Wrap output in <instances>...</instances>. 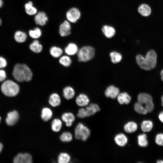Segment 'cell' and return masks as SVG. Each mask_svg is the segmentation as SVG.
<instances>
[{
    "instance_id": "obj_1",
    "label": "cell",
    "mask_w": 163,
    "mask_h": 163,
    "mask_svg": "<svg viewBox=\"0 0 163 163\" xmlns=\"http://www.w3.org/2000/svg\"><path fill=\"white\" fill-rule=\"evenodd\" d=\"M157 55L153 50L149 51L144 57L140 54L136 57V62L142 69L149 70L155 68L157 63Z\"/></svg>"
},
{
    "instance_id": "obj_2",
    "label": "cell",
    "mask_w": 163,
    "mask_h": 163,
    "mask_svg": "<svg viewBox=\"0 0 163 163\" xmlns=\"http://www.w3.org/2000/svg\"><path fill=\"white\" fill-rule=\"evenodd\" d=\"M12 75L14 79L19 82H29L32 79L33 75L32 71L28 66L19 63L14 66Z\"/></svg>"
},
{
    "instance_id": "obj_3",
    "label": "cell",
    "mask_w": 163,
    "mask_h": 163,
    "mask_svg": "<svg viewBox=\"0 0 163 163\" xmlns=\"http://www.w3.org/2000/svg\"><path fill=\"white\" fill-rule=\"evenodd\" d=\"M1 89L2 93L5 96L13 97L17 95L19 91V87L16 83L8 80L2 84Z\"/></svg>"
},
{
    "instance_id": "obj_4",
    "label": "cell",
    "mask_w": 163,
    "mask_h": 163,
    "mask_svg": "<svg viewBox=\"0 0 163 163\" xmlns=\"http://www.w3.org/2000/svg\"><path fill=\"white\" fill-rule=\"evenodd\" d=\"M95 50L92 46H85L80 49L77 53L78 60L81 62H87L92 59L94 57Z\"/></svg>"
},
{
    "instance_id": "obj_5",
    "label": "cell",
    "mask_w": 163,
    "mask_h": 163,
    "mask_svg": "<svg viewBox=\"0 0 163 163\" xmlns=\"http://www.w3.org/2000/svg\"><path fill=\"white\" fill-rule=\"evenodd\" d=\"M90 134V129L83 124L80 123L77 125L75 130V136L76 139L85 141Z\"/></svg>"
},
{
    "instance_id": "obj_6",
    "label": "cell",
    "mask_w": 163,
    "mask_h": 163,
    "mask_svg": "<svg viewBox=\"0 0 163 163\" xmlns=\"http://www.w3.org/2000/svg\"><path fill=\"white\" fill-rule=\"evenodd\" d=\"M138 101L146 108L148 113L153 110L154 105L152 97L150 95L145 93H140L138 96Z\"/></svg>"
},
{
    "instance_id": "obj_7",
    "label": "cell",
    "mask_w": 163,
    "mask_h": 163,
    "mask_svg": "<svg viewBox=\"0 0 163 163\" xmlns=\"http://www.w3.org/2000/svg\"><path fill=\"white\" fill-rule=\"evenodd\" d=\"M81 16L80 11L76 8H72L69 10L66 13V17L69 21L75 23L79 19Z\"/></svg>"
},
{
    "instance_id": "obj_8",
    "label": "cell",
    "mask_w": 163,
    "mask_h": 163,
    "mask_svg": "<svg viewBox=\"0 0 163 163\" xmlns=\"http://www.w3.org/2000/svg\"><path fill=\"white\" fill-rule=\"evenodd\" d=\"M13 161L14 163H31L32 157L28 153H19L14 157Z\"/></svg>"
},
{
    "instance_id": "obj_9",
    "label": "cell",
    "mask_w": 163,
    "mask_h": 163,
    "mask_svg": "<svg viewBox=\"0 0 163 163\" xmlns=\"http://www.w3.org/2000/svg\"><path fill=\"white\" fill-rule=\"evenodd\" d=\"M19 117V114L17 110H14L9 112L5 119L6 124L10 126L14 125L18 121Z\"/></svg>"
},
{
    "instance_id": "obj_10",
    "label": "cell",
    "mask_w": 163,
    "mask_h": 163,
    "mask_svg": "<svg viewBox=\"0 0 163 163\" xmlns=\"http://www.w3.org/2000/svg\"><path fill=\"white\" fill-rule=\"evenodd\" d=\"M120 93V90L118 88L113 85L108 86L106 89L104 94L107 97L114 99L117 97Z\"/></svg>"
},
{
    "instance_id": "obj_11",
    "label": "cell",
    "mask_w": 163,
    "mask_h": 163,
    "mask_svg": "<svg viewBox=\"0 0 163 163\" xmlns=\"http://www.w3.org/2000/svg\"><path fill=\"white\" fill-rule=\"evenodd\" d=\"M71 26L68 21H65L60 25L59 34L62 37H65L71 34Z\"/></svg>"
},
{
    "instance_id": "obj_12",
    "label": "cell",
    "mask_w": 163,
    "mask_h": 163,
    "mask_svg": "<svg viewBox=\"0 0 163 163\" xmlns=\"http://www.w3.org/2000/svg\"><path fill=\"white\" fill-rule=\"evenodd\" d=\"M48 20V18L46 13L43 11L38 12L36 14L34 20L37 25L43 26L45 25Z\"/></svg>"
},
{
    "instance_id": "obj_13",
    "label": "cell",
    "mask_w": 163,
    "mask_h": 163,
    "mask_svg": "<svg viewBox=\"0 0 163 163\" xmlns=\"http://www.w3.org/2000/svg\"><path fill=\"white\" fill-rule=\"evenodd\" d=\"M89 99L88 97L83 93L80 94L77 97L75 101L77 104L80 107L87 106L89 102Z\"/></svg>"
},
{
    "instance_id": "obj_14",
    "label": "cell",
    "mask_w": 163,
    "mask_h": 163,
    "mask_svg": "<svg viewBox=\"0 0 163 163\" xmlns=\"http://www.w3.org/2000/svg\"><path fill=\"white\" fill-rule=\"evenodd\" d=\"M62 120L65 122L66 125L68 127L71 126L75 120L74 115L71 112H66L62 116Z\"/></svg>"
},
{
    "instance_id": "obj_15",
    "label": "cell",
    "mask_w": 163,
    "mask_h": 163,
    "mask_svg": "<svg viewBox=\"0 0 163 163\" xmlns=\"http://www.w3.org/2000/svg\"><path fill=\"white\" fill-rule=\"evenodd\" d=\"M99 106L95 103H91L85 108L86 117L90 116L95 114L100 110Z\"/></svg>"
},
{
    "instance_id": "obj_16",
    "label": "cell",
    "mask_w": 163,
    "mask_h": 163,
    "mask_svg": "<svg viewBox=\"0 0 163 163\" xmlns=\"http://www.w3.org/2000/svg\"><path fill=\"white\" fill-rule=\"evenodd\" d=\"M115 143L119 146L123 147L127 143L128 139L124 134L120 133L117 134L114 137Z\"/></svg>"
},
{
    "instance_id": "obj_17",
    "label": "cell",
    "mask_w": 163,
    "mask_h": 163,
    "mask_svg": "<svg viewBox=\"0 0 163 163\" xmlns=\"http://www.w3.org/2000/svg\"><path fill=\"white\" fill-rule=\"evenodd\" d=\"M117 97L118 102L121 104H128L131 100L130 96L126 92L120 93Z\"/></svg>"
},
{
    "instance_id": "obj_18",
    "label": "cell",
    "mask_w": 163,
    "mask_h": 163,
    "mask_svg": "<svg viewBox=\"0 0 163 163\" xmlns=\"http://www.w3.org/2000/svg\"><path fill=\"white\" fill-rule=\"evenodd\" d=\"M102 31L105 36L108 38L112 37L115 35L116 32L115 30L113 27L107 25L103 26Z\"/></svg>"
},
{
    "instance_id": "obj_19",
    "label": "cell",
    "mask_w": 163,
    "mask_h": 163,
    "mask_svg": "<svg viewBox=\"0 0 163 163\" xmlns=\"http://www.w3.org/2000/svg\"><path fill=\"white\" fill-rule=\"evenodd\" d=\"M48 101L50 104L53 107L58 106L61 102L60 96L57 93H53L50 96Z\"/></svg>"
},
{
    "instance_id": "obj_20",
    "label": "cell",
    "mask_w": 163,
    "mask_h": 163,
    "mask_svg": "<svg viewBox=\"0 0 163 163\" xmlns=\"http://www.w3.org/2000/svg\"><path fill=\"white\" fill-rule=\"evenodd\" d=\"M78 50L77 45L74 43H70L65 49V52L69 55H73L77 53Z\"/></svg>"
},
{
    "instance_id": "obj_21",
    "label": "cell",
    "mask_w": 163,
    "mask_h": 163,
    "mask_svg": "<svg viewBox=\"0 0 163 163\" xmlns=\"http://www.w3.org/2000/svg\"><path fill=\"white\" fill-rule=\"evenodd\" d=\"M53 116V112L49 108L45 107L42 109L41 117L43 120L47 121L50 120Z\"/></svg>"
},
{
    "instance_id": "obj_22",
    "label": "cell",
    "mask_w": 163,
    "mask_h": 163,
    "mask_svg": "<svg viewBox=\"0 0 163 163\" xmlns=\"http://www.w3.org/2000/svg\"><path fill=\"white\" fill-rule=\"evenodd\" d=\"M63 96L66 99L70 100L75 95L74 89L70 86H67L63 90Z\"/></svg>"
},
{
    "instance_id": "obj_23",
    "label": "cell",
    "mask_w": 163,
    "mask_h": 163,
    "mask_svg": "<svg viewBox=\"0 0 163 163\" xmlns=\"http://www.w3.org/2000/svg\"><path fill=\"white\" fill-rule=\"evenodd\" d=\"M24 8L26 13L28 15H33L37 13V10L33 6V3L31 1L26 3L24 5Z\"/></svg>"
},
{
    "instance_id": "obj_24",
    "label": "cell",
    "mask_w": 163,
    "mask_h": 163,
    "mask_svg": "<svg viewBox=\"0 0 163 163\" xmlns=\"http://www.w3.org/2000/svg\"><path fill=\"white\" fill-rule=\"evenodd\" d=\"M137 128V124L133 121L128 122L124 125V126L125 131L128 133H132L135 132Z\"/></svg>"
},
{
    "instance_id": "obj_25",
    "label": "cell",
    "mask_w": 163,
    "mask_h": 163,
    "mask_svg": "<svg viewBox=\"0 0 163 163\" xmlns=\"http://www.w3.org/2000/svg\"><path fill=\"white\" fill-rule=\"evenodd\" d=\"M29 48L33 52L38 53L41 51L42 46L38 40H35L30 45Z\"/></svg>"
},
{
    "instance_id": "obj_26",
    "label": "cell",
    "mask_w": 163,
    "mask_h": 163,
    "mask_svg": "<svg viewBox=\"0 0 163 163\" xmlns=\"http://www.w3.org/2000/svg\"><path fill=\"white\" fill-rule=\"evenodd\" d=\"M110 56L111 62L114 64L120 62L122 59V55L120 53L116 51L111 52Z\"/></svg>"
},
{
    "instance_id": "obj_27",
    "label": "cell",
    "mask_w": 163,
    "mask_h": 163,
    "mask_svg": "<svg viewBox=\"0 0 163 163\" xmlns=\"http://www.w3.org/2000/svg\"><path fill=\"white\" fill-rule=\"evenodd\" d=\"M27 38V35L25 32L21 31H16L14 35L15 40L18 43H23L25 41Z\"/></svg>"
},
{
    "instance_id": "obj_28",
    "label": "cell",
    "mask_w": 163,
    "mask_h": 163,
    "mask_svg": "<svg viewBox=\"0 0 163 163\" xmlns=\"http://www.w3.org/2000/svg\"><path fill=\"white\" fill-rule=\"evenodd\" d=\"M62 123L61 120L58 118L54 119L51 124V127L53 131L58 132L61 129L62 127Z\"/></svg>"
},
{
    "instance_id": "obj_29",
    "label": "cell",
    "mask_w": 163,
    "mask_h": 163,
    "mask_svg": "<svg viewBox=\"0 0 163 163\" xmlns=\"http://www.w3.org/2000/svg\"><path fill=\"white\" fill-rule=\"evenodd\" d=\"M71 160V157L67 153H60L58 157V162L59 163H68Z\"/></svg>"
},
{
    "instance_id": "obj_30",
    "label": "cell",
    "mask_w": 163,
    "mask_h": 163,
    "mask_svg": "<svg viewBox=\"0 0 163 163\" xmlns=\"http://www.w3.org/2000/svg\"><path fill=\"white\" fill-rule=\"evenodd\" d=\"M153 126L152 122L149 120L143 121L141 124V128L144 132H149L151 130Z\"/></svg>"
},
{
    "instance_id": "obj_31",
    "label": "cell",
    "mask_w": 163,
    "mask_h": 163,
    "mask_svg": "<svg viewBox=\"0 0 163 163\" xmlns=\"http://www.w3.org/2000/svg\"><path fill=\"white\" fill-rule=\"evenodd\" d=\"M50 54L53 57L58 58L60 57L62 54V50L58 47L53 46L50 49Z\"/></svg>"
},
{
    "instance_id": "obj_32",
    "label": "cell",
    "mask_w": 163,
    "mask_h": 163,
    "mask_svg": "<svg viewBox=\"0 0 163 163\" xmlns=\"http://www.w3.org/2000/svg\"><path fill=\"white\" fill-rule=\"evenodd\" d=\"M138 11L142 15L147 16L150 14L151 10L150 8L148 5L142 4L139 7Z\"/></svg>"
},
{
    "instance_id": "obj_33",
    "label": "cell",
    "mask_w": 163,
    "mask_h": 163,
    "mask_svg": "<svg viewBox=\"0 0 163 163\" xmlns=\"http://www.w3.org/2000/svg\"><path fill=\"white\" fill-rule=\"evenodd\" d=\"M138 143L141 147H145L148 145L146 135L145 134L139 135L138 136Z\"/></svg>"
},
{
    "instance_id": "obj_34",
    "label": "cell",
    "mask_w": 163,
    "mask_h": 163,
    "mask_svg": "<svg viewBox=\"0 0 163 163\" xmlns=\"http://www.w3.org/2000/svg\"><path fill=\"white\" fill-rule=\"evenodd\" d=\"M42 32L41 30L37 27L33 30H30L29 31V36L32 38L37 39L39 38L41 35Z\"/></svg>"
},
{
    "instance_id": "obj_35",
    "label": "cell",
    "mask_w": 163,
    "mask_h": 163,
    "mask_svg": "<svg viewBox=\"0 0 163 163\" xmlns=\"http://www.w3.org/2000/svg\"><path fill=\"white\" fill-rule=\"evenodd\" d=\"M134 108L136 112L140 114H145L148 113L146 108L138 102L135 104Z\"/></svg>"
},
{
    "instance_id": "obj_36",
    "label": "cell",
    "mask_w": 163,
    "mask_h": 163,
    "mask_svg": "<svg viewBox=\"0 0 163 163\" xmlns=\"http://www.w3.org/2000/svg\"><path fill=\"white\" fill-rule=\"evenodd\" d=\"M72 135L70 132H65L61 134L60 139L62 142H69L72 141Z\"/></svg>"
},
{
    "instance_id": "obj_37",
    "label": "cell",
    "mask_w": 163,
    "mask_h": 163,
    "mask_svg": "<svg viewBox=\"0 0 163 163\" xmlns=\"http://www.w3.org/2000/svg\"><path fill=\"white\" fill-rule=\"evenodd\" d=\"M59 63L62 65L66 67L69 66L72 63L71 58L67 56H61L59 59Z\"/></svg>"
},
{
    "instance_id": "obj_38",
    "label": "cell",
    "mask_w": 163,
    "mask_h": 163,
    "mask_svg": "<svg viewBox=\"0 0 163 163\" xmlns=\"http://www.w3.org/2000/svg\"><path fill=\"white\" fill-rule=\"evenodd\" d=\"M155 141L157 145L163 146V134H158L156 136Z\"/></svg>"
},
{
    "instance_id": "obj_39",
    "label": "cell",
    "mask_w": 163,
    "mask_h": 163,
    "mask_svg": "<svg viewBox=\"0 0 163 163\" xmlns=\"http://www.w3.org/2000/svg\"><path fill=\"white\" fill-rule=\"evenodd\" d=\"M6 77V75L5 71L3 69H0V82L4 81Z\"/></svg>"
},
{
    "instance_id": "obj_40",
    "label": "cell",
    "mask_w": 163,
    "mask_h": 163,
    "mask_svg": "<svg viewBox=\"0 0 163 163\" xmlns=\"http://www.w3.org/2000/svg\"><path fill=\"white\" fill-rule=\"evenodd\" d=\"M7 62L6 59L3 57H0V68H3L5 67L7 65Z\"/></svg>"
},
{
    "instance_id": "obj_41",
    "label": "cell",
    "mask_w": 163,
    "mask_h": 163,
    "mask_svg": "<svg viewBox=\"0 0 163 163\" xmlns=\"http://www.w3.org/2000/svg\"><path fill=\"white\" fill-rule=\"evenodd\" d=\"M158 118L160 121L163 123V111L160 113L158 116Z\"/></svg>"
},
{
    "instance_id": "obj_42",
    "label": "cell",
    "mask_w": 163,
    "mask_h": 163,
    "mask_svg": "<svg viewBox=\"0 0 163 163\" xmlns=\"http://www.w3.org/2000/svg\"><path fill=\"white\" fill-rule=\"evenodd\" d=\"M3 148V145L0 142V153L1 152Z\"/></svg>"
},
{
    "instance_id": "obj_43",
    "label": "cell",
    "mask_w": 163,
    "mask_h": 163,
    "mask_svg": "<svg viewBox=\"0 0 163 163\" xmlns=\"http://www.w3.org/2000/svg\"><path fill=\"white\" fill-rule=\"evenodd\" d=\"M160 75H161V79L162 80V81L163 82V70H162L161 71Z\"/></svg>"
},
{
    "instance_id": "obj_44",
    "label": "cell",
    "mask_w": 163,
    "mask_h": 163,
    "mask_svg": "<svg viewBox=\"0 0 163 163\" xmlns=\"http://www.w3.org/2000/svg\"><path fill=\"white\" fill-rule=\"evenodd\" d=\"M3 2L2 0H0V8L2 6Z\"/></svg>"
},
{
    "instance_id": "obj_45",
    "label": "cell",
    "mask_w": 163,
    "mask_h": 163,
    "mask_svg": "<svg viewBox=\"0 0 163 163\" xmlns=\"http://www.w3.org/2000/svg\"><path fill=\"white\" fill-rule=\"evenodd\" d=\"M158 163H163V161L161 160H158L157 161Z\"/></svg>"
},
{
    "instance_id": "obj_46",
    "label": "cell",
    "mask_w": 163,
    "mask_h": 163,
    "mask_svg": "<svg viewBox=\"0 0 163 163\" xmlns=\"http://www.w3.org/2000/svg\"><path fill=\"white\" fill-rule=\"evenodd\" d=\"M161 99L162 105L163 106V95H162L161 97Z\"/></svg>"
},
{
    "instance_id": "obj_47",
    "label": "cell",
    "mask_w": 163,
    "mask_h": 163,
    "mask_svg": "<svg viewBox=\"0 0 163 163\" xmlns=\"http://www.w3.org/2000/svg\"><path fill=\"white\" fill-rule=\"evenodd\" d=\"M2 24V21L1 19H0V26Z\"/></svg>"
},
{
    "instance_id": "obj_48",
    "label": "cell",
    "mask_w": 163,
    "mask_h": 163,
    "mask_svg": "<svg viewBox=\"0 0 163 163\" xmlns=\"http://www.w3.org/2000/svg\"><path fill=\"white\" fill-rule=\"evenodd\" d=\"M1 120H2L1 117L0 116V123L1 122Z\"/></svg>"
}]
</instances>
